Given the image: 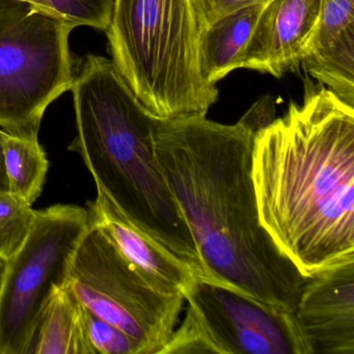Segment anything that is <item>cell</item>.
<instances>
[{
  "instance_id": "19",
  "label": "cell",
  "mask_w": 354,
  "mask_h": 354,
  "mask_svg": "<svg viewBox=\"0 0 354 354\" xmlns=\"http://www.w3.org/2000/svg\"><path fill=\"white\" fill-rule=\"evenodd\" d=\"M259 1L263 0H190L200 32L227 14Z\"/></svg>"
},
{
  "instance_id": "16",
  "label": "cell",
  "mask_w": 354,
  "mask_h": 354,
  "mask_svg": "<svg viewBox=\"0 0 354 354\" xmlns=\"http://www.w3.org/2000/svg\"><path fill=\"white\" fill-rule=\"evenodd\" d=\"M30 3L43 14L72 26L106 32L115 0H17Z\"/></svg>"
},
{
  "instance_id": "3",
  "label": "cell",
  "mask_w": 354,
  "mask_h": 354,
  "mask_svg": "<svg viewBox=\"0 0 354 354\" xmlns=\"http://www.w3.org/2000/svg\"><path fill=\"white\" fill-rule=\"evenodd\" d=\"M70 91L77 134L69 150L82 156L97 189L200 281L213 283L155 155L153 130L159 119L113 62L99 55L84 59Z\"/></svg>"
},
{
  "instance_id": "5",
  "label": "cell",
  "mask_w": 354,
  "mask_h": 354,
  "mask_svg": "<svg viewBox=\"0 0 354 354\" xmlns=\"http://www.w3.org/2000/svg\"><path fill=\"white\" fill-rule=\"evenodd\" d=\"M74 28L30 3L0 0V129L38 138L45 111L75 78Z\"/></svg>"
},
{
  "instance_id": "2",
  "label": "cell",
  "mask_w": 354,
  "mask_h": 354,
  "mask_svg": "<svg viewBox=\"0 0 354 354\" xmlns=\"http://www.w3.org/2000/svg\"><path fill=\"white\" fill-rule=\"evenodd\" d=\"M252 175L261 223L302 275L354 259V106L306 80L254 133Z\"/></svg>"
},
{
  "instance_id": "12",
  "label": "cell",
  "mask_w": 354,
  "mask_h": 354,
  "mask_svg": "<svg viewBox=\"0 0 354 354\" xmlns=\"http://www.w3.org/2000/svg\"><path fill=\"white\" fill-rule=\"evenodd\" d=\"M301 66L354 106V0H321L318 26Z\"/></svg>"
},
{
  "instance_id": "7",
  "label": "cell",
  "mask_w": 354,
  "mask_h": 354,
  "mask_svg": "<svg viewBox=\"0 0 354 354\" xmlns=\"http://www.w3.org/2000/svg\"><path fill=\"white\" fill-rule=\"evenodd\" d=\"M91 225L88 208L55 205L37 211L26 242L8 261L0 290V354H28L39 319L64 287Z\"/></svg>"
},
{
  "instance_id": "13",
  "label": "cell",
  "mask_w": 354,
  "mask_h": 354,
  "mask_svg": "<svg viewBox=\"0 0 354 354\" xmlns=\"http://www.w3.org/2000/svg\"><path fill=\"white\" fill-rule=\"evenodd\" d=\"M269 1L236 10L200 32L198 64L205 82L216 86L227 74L242 69L252 32Z\"/></svg>"
},
{
  "instance_id": "20",
  "label": "cell",
  "mask_w": 354,
  "mask_h": 354,
  "mask_svg": "<svg viewBox=\"0 0 354 354\" xmlns=\"http://www.w3.org/2000/svg\"><path fill=\"white\" fill-rule=\"evenodd\" d=\"M241 120L254 132L266 127L274 120L272 101H259L241 118Z\"/></svg>"
},
{
  "instance_id": "8",
  "label": "cell",
  "mask_w": 354,
  "mask_h": 354,
  "mask_svg": "<svg viewBox=\"0 0 354 354\" xmlns=\"http://www.w3.org/2000/svg\"><path fill=\"white\" fill-rule=\"evenodd\" d=\"M185 301V317L161 354H312L294 313L202 281Z\"/></svg>"
},
{
  "instance_id": "21",
  "label": "cell",
  "mask_w": 354,
  "mask_h": 354,
  "mask_svg": "<svg viewBox=\"0 0 354 354\" xmlns=\"http://www.w3.org/2000/svg\"><path fill=\"white\" fill-rule=\"evenodd\" d=\"M0 190H9L7 175H6L5 163H3L1 146H0Z\"/></svg>"
},
{
  "instance_id": "4",
  "label": "cell",
  "mask_w": 354,
  "mask_h": 354,
  "mask_svg": "<svg viewBox=\"0 0 354 354\" xmlns=\"http://www.w3.org/2000/svg\"><path fill=\"white\" fill-rule=\"evenodd\" d=\"M117 69L159 120L206 115L218 98L198 64L190 0H115L106 30Z\"/></svg>"
},
{
  "instance_id": "17",
  "label": "cell",
  "mask_w": 354,
  "mask_h": 354,
  "mask_svg": "<svg viewBox=\"0 0 354 354\" xmlns=\"http://www.w3.org/2000/svg\"><path fill=\"white\" fill-rule=\"evenodd\" d=\"M36 210L9 190H0V257L10 261L34 225Z\"/></svg>"
},
{
  "instance_id": "22",
  "label": "cell",
  "mask_w": 354,
  "mask_h": 354,
  "mask_svg": "<svg viewBox=\"0 0 354 354\" xmlns=\"http://www.w3.org/2000/svg\"><path fill=\"white\" fill-rule=\"evenodd\" d=\"M8 261L0 257V290L3 287V279H5L6 272H7Z\"/></svg>"
},
{
  "instance_id": "14",
  "label": "cell",
  "mask_w": 354,
  "mask_h": 354,
  "mask_svg": "<svg viewBox=\"0 0 354 354\" xmlns=\"http://www.w3.org/2000/svg\"><path fill=\"white\" fill-rule=\"evenodd\" d=\"M28 354H94L84 333L82 306L66 286L45 306Z\"/></svg>"
},
{
  "instance_id": "18",
  "label": "cell",
  "mask_w": 354,
  "mask_h": 354,
  "mask_svg": "<svg viewBox=\"0 0 354 354\" xmlns=\"http://www.w3.org/2000/svg\"><path fill=\"white\" fill-rule=\"evenodd\" d=\"M82 319L93 353L142 354V348L136 339L82 306Z\"/></svg>"
},
{
  "instance_id": "9",
  "label": "cell",
  "mask_w": 354,
  "mask_h": 354,
  "mask_svg": "<svg viewBox=\"0 0 354 354\" xmlns=\"http://www.w3.org/2000/svg\"><path fill=\"white\" fill-rule=\"evenodd\" d=\"M294 314L312 354H354V259L308 277Z\"/></svg>"
},
{
  "instance_id": "10",
  "label": "cell",
  "mask_w": 354,
  "mask_h": 354,
  "mask_svg": "<svg viewBox=\"0 0 354 354\" xmlns=\"http://www.w3.org/2000/svg\"><path fill=\"white\" fill-rule=\"evenodd\" d=\"M320 8L321 0H270L252 32L242 69L281 78L301 67Z\"/></svg>"
},
{
  "instance_id": "15",
  "label": "cell",
  "mask_w": 354,
  "mask_h": 354,
  "mask_svg": "<svg viewBox=\"0 0 354 354\" xmlns=\"http://www.w3.org/2000/svg\"><path fill=\"white\" fill-rule=\"evenodd\" d=\"M0 146L9 192L32 206L41 196L48 171L44 149L38 138L15 136L3 129Z\"/></svg>"
},
{
  "instance_id": "1",
  "label": "cell",
  "mask_w": 354,
  "mask_h": 354,
  "mask_svg": "<svg viewBox=\"0 0 354 354\" xmlns=\"http://www.w3.org/2000/svg\"><path fill=\"white\" fill-rule=\"evenodd\" d=\"M256 132L206 115L159 120L153 146L214 285L294 313L308 277L261 223L252 175Z\"/></svg>"
},
{
  "instance_id": "11",
  "label": "cell",
  "mask_w": 354,
  "mask_h": 354,
  "mask_svg": "<svg viewBox=\"0 0 354 354\" xmlns=\"http://www.w3.org/2000/svg\"><path fill=\"white\" fill-rule=\"evenodd\" d=\"M88 202L91 221L153 285L169 293L187 295L200 279L177 257L132 223L115 203L97 189Z\"/></svg>"
},
{
  "instance_id": "6",
  "label": "cell",
  "mask_w": 354,
  "mask_h": 354,
  "mask_svg": "<svg viewBox=\"0 0 354 354\" xmlns=\"http://www.w3.org/2000/svg\"><path fill=\"white\" fill-rule=\"evenodd\" d=\"M66 287L84 308L136 339L142 354H161L177 328L185 298L153 285L91 221Z\"/></svg>"
}]
</instances>
